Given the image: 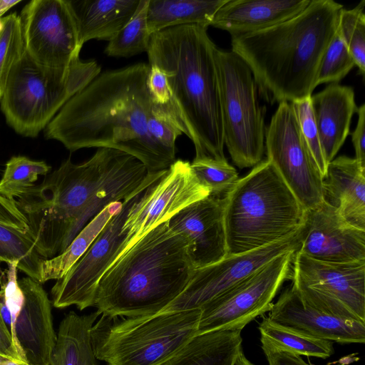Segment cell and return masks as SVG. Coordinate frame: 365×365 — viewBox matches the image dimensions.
<instances>
[{
	"label": "cell",
	"mask_w": 365,
	"mask_h": 365,
	"mask_svg": "<svg viewBox=\"0 0 365 365\" xmlns=\"http://www.w3.org/2000/svg\"><path fill=\"white\" fill-rule=\"evenodd\" d=\"M166 170L150 173L135 157L100 148L81 163L68 158L15 202L38 253L50 259L61 254L107 205L142 192Z\"/></svg>",
	"instance_id": "obj_1"
},
{
	"label": "cell",
	"mask_w": 365,
	"mask_h": 365,
	"mask_svg": "<svg viewBox=\"0 0 365 365\" xmlns=\"http://www.w3.org/2000/svg\"><path fill=\"white\" fill-rule=\"evenodd\" d=\"M150 66L138 63L99 73L71 97L44 129L46 139L71 152L110 148L138 159L150 173L176 160L150 137L153 103L147 86Z\"/></svg>",
	"instance_id": "obj_2"
},
{
	"label": "cell",
	"mask_w": 365,
	"mask_h": 365,
	"mask_svg": "<svg viewBox=\"0 0 365 365\" xmlns=\"http://www.w3.org/2000/svg\"><path fill=\"white\" fill-rule=\"evenodd\" d=\"M342 8L333 0H310L289 19L261 31L232 36L231 51L250 67L259 93L267 101L292 103L312 95Z\"/></svg>",
	"instance_id": "obj_3"
},
{
	"label": "cell",
	"mask_w": 365,
	"mask_h": 365,
	"mask_svg": "<svg viewBox=\"0 0 365 365\" xmlns=\"http://www.w3.org/2000/svg\"><path fill=\"white\" fill-rule=\"evenodd\" d=\"M216 45L200 25L168 28L150 35L149 65L165 71L171 101L195 150L194 159L227 160Z\"/></svg>",
	"instance_id": "obj_4"
},
{
	"label": "cell",
	"mask_w": 365,
	"mask_h": 365,
	"mask_svg": "<svg viewBox=\"0 0 365 365\" xmlns=\"http://www.w3.org/2000/svg\"><path fill=\"white\" fill-rule=\"evenodd\" d=\"M190 242L168 221L146 232L101 278L94 307L100 315L138 317L161 312L185 289L196 268Z\"/></svg>",
	"instance_id": "obj_5"
},
{
	"label": "cell",
	"mask_w": 365,
	"mask_h": 365,
	"mask_svg": "<svg viewBox=\"0 0 365 365\" xmlns=\"http://www.w3.org/2000/svg\"><path fill=\"white\" fill-rule=\"evenodd\" d=\"M305 211L273 165L261 161L225 196L227 256L289 236L303 225Z\"/></svg>",
	"instance_id": "obj_6"
},
{
	"label": "cell",
	"mask_w": 365,
	"mask_h": 365,
	"mask_svg": "<svg viewBox=\"0 0 365 365\" xmlns=\"http://www.w3.org/2000/svg\"><path fill=\"white\" fill-rule=\"evenodd\" d=\"M101 70L96 61L80 58L67 68L44 66L34 61L25 50L12 67L0 98L6 123L22 136L36 137Z\"/></svg>",
	"instance_id": "obj_7"
},
{
	"label": "cell",
	"mask_w": 365,
	"mask_h": 365,
	"mask_svg": "<svg viewBox=\"0 0 365 365\" xmlns=\"http://www.w3.org/2000/svg\"><path fill=\"white\" fill-rule=\"evenodd\" d=\"M201 310L138 317L101 315L91 337L97 359L108 365H159L197 334Z\"/></svg>",
	"instance_id": "obj_8"
},
{
	"label": "cell",
	"mask_w": 365,
	"mask_h": 365,
	"mask_svg": "<svg viewBox=\"0 0 365 365\" xmlns=\"http://www.w3.org/2000/svg\"><path fill=\"white\" fill-rule=\"evenodd\" d=\"M224 143L238 168L254 167L264 153V110L247 64L232 51L217 47Z\"/></svg>",
	"instance_id": "obj_9"
},
{
	"label": "cell",
	"mask_w": 365,
	"mask_h": 365,
	"mask_svg": "<svg viewBox=\"0 0 365 365\" xmlns=\"http://www.w3.org/2000/svg\"><path fill=\"white\" fill-rule=\"evenodd\" d=\"M17 267L0 272V312L20 358L31 365H51L56 344L51 304L41 283L17 279Z\"/></svg>",
	"instance_id": "obj_10"
},
{
	"label": "cell",
	"mask_w": 365,
	"mask_h": 365,
	"mask_svg": "<svg viewBox=\"0 0 365 365\" xmlns=\"http://www.w3.org/2000/svg\"><path fill=\"white\" fill-rule=\"evenodd\" d=\"M297 251L275 257L253 274L212 298L201 310L197 334L220 329H240L270 311L282 284L292 279Z\"/></svg>",
	"instance_id": "obj_11"
},
{
	"label": "cell",
	"mask_w": 365,
	"mask_h": 365,
	"mask_svg": "<svg viewBox=\"0 0 365 365\" xmlns=\"http://www.w3.org/2000/svg\"><path fill=\"white\" fill-rule=\"evenodd\" d=\"M264 151L305 210L323 200V178L304 143L292 103H279L272 115Z\"/></svg>",
	"instance_id": "obj_12"
},
{
	"label": "cell",
	"mask_w": 365,
	"mask_h": 365,
	"mask_svg": "<svg viewBox=\"0 0 365 365\" xmlns=\"http://www.w3.org/2000/svg\"><path fill=\"white\" fill-rule=\"evenodd\" d=\"M209 195L194 175L190 163L176 160L160 178L138 194L128 209L121 229L126 236L121 254L149 230Z\"/></svg>",
	"instance_id": "obj_13"
},
{
	"label": "cell",
	"mask_w": 365,
	"mask_h": 365,
	"mask_svg": "<svg viewBox=\"0 0 365 365\" xmlns=\"http://www.w3.org/2000/svg\"><path fill=\"white\" fill-rule=\"evenodd\" d=\"M20 18L25 50L37 63L62 68L80 58L82 48L68 0H32Z\"/></svg>",
	"instance_id": "obj_14"
},
{
	"label": "cell",
	"mask_w": 365,
	"mask_h": 365,
	"mask_svg": "<svg viewBox=\"0 0 365 365\" xmlns=\"http://www.w3.org/2000/svg\"><path fill=\"white\" fill-rule=\"evenodd\" d=\"M140 192L123 202L120 210L107 222L87 251L56 280L51 291L53 307L63 309L75 305L81 311L94 307L101 278L122 252L126 237L122 226L128 209Z\"/></svg>",
	"instance_id": "obj_15"
},
{
	"label": "cell",
	"mask_w": 365,
	"mask_h": 365,
	"mask_svg": "<svg viewBox=\"0 0 365 365\" xmlns=\"http://www.w3.org/2000/svg\"><path fill=\"white\" fill-rule=\"evenodd\" d=\"M303 232L304 223L294 232L275 242L247 252L226 256L215 264L196 269L183 292L162 312L200 309L275 257L297 251Z\"/></svg>",
	"instance_id": "obj_16"
},
{
	"label": "cell",
	"mask_w": 365,
	"mask_h": 365,
	"mask_svg": "<svg viewBox=\"0 0 365 365\" xmlns=\"http://www.w3.org/2000/svg\"><path fill=\"white\" fill-rule=\"evenodd\" d=\"M297 252L327 262L365 260V230L351 225L322 200L305 211L304 232Z\"/></svg>",
	"instance_id": "obj_17"
},
{
	"label": "cell",
	"mask_w": 365,
	"mask_h": 365,
	"mask_svg": "<svg viewBox=\"0 0 365 365\" xmlns=\"http://www.w3.org/2000/svg\"><path fill=\"white\" fill-rule=\"evenodd\" d=\"M225 197L208 195L185 207L168 221L170 228L190 240V255L196 269L215 264L227 255Z\"/></svg>",
	"instance_id": "obj_18"
},
{
	"label": "cell",
	"mask_w": 365,
	"mask_h": 365,
	"mask_svg": "<svg viewBox=\"0 0 365 365\" xmlns=\"http://www.w3.org/2000/svg\"><path fill=\"white\" fill-rule=\"evenodd\" d=\"M292 280L337 299L365 322V260L327 262L296 252Z\"/></svg>",
	"instance_id": "obj_19"
},
{
	"label": "cell",
	"mask_w": 365,
	"mask_h": 365,
	"mask_svg": "<svg viewBox=\"0 0 365 365\" xmlns=\"http://www.w3.org/2000/svg\"><path fill=\"white\" fill-rule=\"evenodd\" d=\"M268 318L302 334L340 344H364L365 323L322 313L304 304L294 287L286 288L272 304Z\"/></svg>",
	"instance_id": "obj_20"
},
{
	"label": "cell",
	"mask_w": 365,
	"mask_h": 365,
	"mask_svg": "<svg viewBox=\"0 0 365 365\" xmlns=\"http://www.w3.org/2000/svg\"><path fill=\"white\" fill-rule=\"evenodd\" d=\"M311 105L327 165L334 159L349 134L358 107L354 89L329 83L311 96Z\"/></svg>",
	"instance_id": "obj_21"
},
{
	"label": "cell",
	"mask_w": 365,
	"mask_h": 365,
	"mask_svg": "<svg viewBox=\"0 0 365 365\" xmlns=\"http://www.w3.org/2000/svg\"><path fill=\"white\" fill-rule=\"evenodd\" d=\"M310 0H227L216 12L211 26L231 36L261 31L303 11Z\"/></svg>",
	"instance_id": "obj_22"
},
{
	"label": "cell",
	"mask_w": 365,
	"mask_h": 365,
	"mask_svg": "<svg viewBox=\"0 0 365 365\" xmlns=\"http://www.w3.org/2000/svg\"><path fill=\"white\" fill-rule=\"evenodd\" d=\"M322 195L348 223L365 230V170L355 158L341 155L328 164Z\"/></svg>",
	"instance_id": "obj_23"
},
{
	"label": "cell",
	"mask_w": 365,
	"mask_h": 365,
	"mask_svg": "<svg viewBox=\"0 0 365 365\" xmlns=\"http://www.w3.org/2000/svg\"><path fill=\"white\" fill-rule=\"evenodd\" d=\"M140 0H68L79 46L92 39L110 41L131 19Z\"/></svg>",
	"instance_id": "obj_24"
},
{
	"label": "cell",
	"mask_w": 365,
	"mask_h": 365,
	"mask_svg": "<svg viewBox=\"0 0 365 365\" xmlns=\"http://www.w3.org/2000/svg\"><path fill=\"white\" fill-rule=\"evenodd\" d=\"M241 331L197 334L159 365H233L242 349Z\"/></svg>",
	"instance_id": "obj_25"
},
{
	"label": "cell",
	"mask_w": 365,
	"mask_h": 365,
	"mask_svg": "<svg viewBox=\"0 0 365 365\" xmlns=\"http://www.w3.org/2000/svg\"><path fill=\"white\" fill-rule=\"evenodd\" d=\"M99 316L97 312L86 315L70 312L61 320L51 365H98L91 331Z\"/></svg>",
	"instance_id": "obj_26"
},
{
	"label": "cell",
	"mask_w": 365,
	"mask_h": 365,
	"mask_svg": "<svg viewBox=\"0 0 365 365\" xmlns=\"http://www.w3.org/2000/svg\"><path fill=\"white\" fill-rule=\"evenodd\" d=\"M227 0H149L147 26L150 35L183 25L211 26L217 10Z\"/></svg>",
	"instance_id": "obj_27"
},
{
	"label": "cell",
	"mask_w": 365,
	"mask_h": 365,
	"mask_svg": "<svg viewBox=\"0 0 365 365\" xmlns=\"http://www.w3.org/2000/svg\"><path fill=\"white\" fill-rule=\"evenodd\" d=\"M122 206L123 202H114L107 205L79 232L61 254L43 259L39 282L62 278L87 251L107 222L120 210Z\"/></svg>",
	"instance_id": "obj_28"
},
{
	"label": "cell",
	"mask_w": 365,
	"mask_h": 365,
	"mask_svg": "<svg viewBox=\"0 0 365 365\" xmlns=\"http://www.w3.org/2000/svg\"><path fill=\"white\" fill-rule=\"evenodd\" d=\"M261 337L271 344L299 356L327 359L334 352L333 341L308 336L263 319L258 327Z\"/></svg>",
	"instance_id": "obj_29"
},
{
	"label": "cell",
	"mask_w": 365,
	"mask_h": 365,
	"mask_svg": "<svg viewBox=\"0 0 365 365\" xmlns=\"http://www.w3.org/2000/svg\"><path fill=\"white\" fill-rule=\"evenodd\" d=\"M149 0H140L131 19L111 39L105 53L113 57H130L146 52L150 35L147 26Z\"/></svg>",
	"instance_id": "obj_30"
},
{
	"label": "cell",
	"mask_w": 365,
	"mask_h": 365,
	"mask_svg": "<svg viewBox=\"0 0 365 365\" xmlns=\"http://www.w3.org/2000/svg\"><path fill=\"white\" fill-rule=\"evenodd\" d=\"M50 170L51 167L44 161L21 155L13 156L6 163L0 180V195L14 200L33 187L39 175H46Z\"/></svg>",
	"instance_id": "obj_31"
},
{
	"label": "cell",
	"mask_w": 365,
	"mask_h": 365,
	"mask_svg": "<svg viewBox=\"0 0 365 365\" xmlns=\"http://www.w3.org/2000/svg\"><path fill=\"white\" fill-rule=\"evenodd\" d=\"M365 1L354 8H342L339 14L337 33L351 56L360 74L365 73Z\"/></svg>",
	"instance_id": "obj_32"
},
{
	"label": "cell",
	"mask_w": 365,
	"mask_h": 365,
	"mask_svg": "<svg viewBox=\"0 0 365 365\" xmlns=\"http://www.w3.org/2000/svg\"><path fill=\"white\" fill-rule=\"evenodd\" d=\"M147 129L152 140L175 159L176 139L185 131L172 101L164 105L153 103Z\"/></svg>",
	"instance_id": "obj_33"
},
{
	"label": "cell",
	"mask_w": 365,
	"mask_h": 365,
	"mask_svg": "<svg viewBox=\"0 0 365 365\" xmlns=\"http://www.w3.org/2000/svg\"><path fill=\"white\" fill-rule=\"evenodd\" d=\"M0 30V98L14 64L25 51L20 16L16 13L1 17Z\"/></svg>",
	"instance_id": "obj_34"
},
{
	"label": "cell",
	"mask_w": 365,
	"mask_h": 365,
	"mask_svg": "<svg viewBox=\"0 0 365 365\" xmlns=\"http://www.w3.org/2000/svg\"><path fill=\"white\" fill-rule=\"evenodd\" d=\"M190 166L200 183L209 190L210 195L225 197L239 180L237 170L227 160L194 159Z\"/></svg>",
	"instance_id": "obj_35"
},
{
	"label": "cell",
	"mask_w": 365,
	"mask_h": 365,
	"mask_svg": "<svg viewBox=\"0 0 365 365\" xmlns=\"http://www.w3.org/2000/svg\"><path fill=\"white\" fill-rule=\"evenodd\" d=\"M355 66V63L337 31L326 49L316 79V87L338 83Z\"/></svg>",
	"instance_id": "obj_36"
},
{
	"label": "cell",
	"mask_w": 365,
	"mask_h": 365,
	"mask_svg": "<svg viewBox=\"0 0 365 365\" xmlns=\"http://www.w3.org/2000/svg\"><path fill=\"white\" fill-rule=\"evenodd\" d=\"M292 104L304 143L324 178L327 173V165L323 155L312 108L311 96L292 102Z\"/></svg>",
	"instance_id": "obj_37"
},
{
	"label": "cell",
	"mask_w": 365,
	"mask_h": 365,
	"mask_svg": "<svg viewBox=\"0 0 365 365\" xmlns=\"http://www.w3.org/2000/svg\"><path fill=\"white\" fill-rule=\"evenodd\" d=\"M302 302L327 315L365 323L347 306L337 299L302 284L292 282Z\"/></svg>",
	"instance_id": "obj_38"
},
{
	"label": "cell",
	"mask_w": 365,
	"mask_h": 365,
	"mask_svg": "<svg viewBox=\"0 0 365 365\" xmlns=\"http://www.w3.org/2000/svg\"><path fill=\"white\" fill-rule=\"evenodd\" d=\"M147 86L153 104L164 105L171 101V93L164 71L155 65H149Z\"/></svg>",
	"instance_id": "obj_39"
},
{
	"label": "cell",
	"mask_w": 365,
	"mask_h": 365,
	"mask_svg": "<svg viewBox=\"0 0 365 365\" xmlns=\"http://www.w3.org/2000/svg\"><path fill=\"white\" fill-rule=\"evenodd\" d=\"M260 341L269 365H311L295 353L278 348L262 339Z\"/></svg>",
	"instance_id": "obj_40"
},
{
	"label": "cell",
	"mask_w": 365,
	"mask_h": 365,
	"mask_svg": "<svg viewBox=\"0 0 365 365\" xmlns=\"http://www.w3.org/2000/svg\"><path fill=\"white\" fill-rule=\"evenodd\" d=\"M358 120L351 133V140L355 150V159L361 168L365 170V104L358 107Z\"/></svg>",
	"instance_id": "obj_41"
},
{
	"label": "cell",
	"mask_w": 365,
	"mask_h": 365,
	"mask_svg": "<svg viewBox=\"0 0 365 365\" xmlns=\"http://www.w3.org/2000/svg\"><path fill=\"white\" fill-rule=\"evenodd\" d=\"M0 354L21 359L0 312ZM22 360V359H21Z\"/></svg>",
	"instance_id": "obj_42"
},
{
	"label": "cell",
	"mask_w": 365,
	"mask_h": 365,
	"mask_svg": "<svg viewBox=\"0 0 365 365\" xmlns=\"http://www.w3.org/2000/svg\"><path fill=\"white\" fill-rule=\"evenodd\" d=\"M0 365H31L19 359L0 354Z\"/></svg>",
	"instance_id": "obj_43"
},
{
	"label": "cell",
	"mask_w": 365,
	"mask_h": 365,
	"mask_svg": "<svg viewBox=\"0 0 365 365\" xmlns=\"http://www.w3.org/2000/svg\"><path fill=\"white\" fill-rule=\"evenodd\" d=\"M21 1V0H0V18Z\"/></svg>",
	"instance_id": "obj_44"
},
{
	"label": "cell",
	"mask_w": 365,
	"mask_h": 365,
	"mask_svg": "<svg viewBox=\"0 0 365 365\" xmlns=\"http://www.w3.org/2000/svg\"><path fill=\"white\" fill-rule=\"evenodd\" d=\"M233 365H254L251 363L244 354L242 349L240 350Z\"/></svg>",
	"instance_id": "obj_45"
},
{
	"label": "cell",
	"mask_w": 365,
	"mask_h": 365,
	"mask_svg": "<svg viewBox=\"0 0 365 365\" xmlns=\"http://www.w3.org/2000/svg\"><path fill=\"white\" fill-rule=\"evenodd\" d=\"M2 26H3V23H2L1 18H0V30L2 29Z\"/></svg>",
	"instance_id": "obj_46"
}]
</instances>
